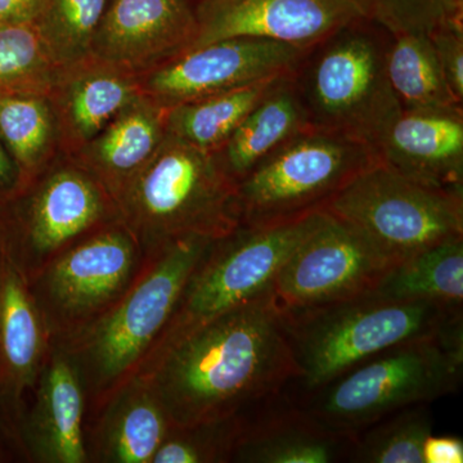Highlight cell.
Returning <instances> with one entry per match:
<instances>
[{
    "label": "cell",
    "mask_w": 463,
    "mask_h": 463,
    "mask_svg": "<svg viewBox=\"0 0 463 463\" xmlns=\"http://www.w3.org/2000/svg\"><path fill=\"white\" fill-rule=\"evenodd\" d=\"M0 141L23 174L24 183L50 166L62 152L48 93L0 96Z\"/></svg>",
    "instance_id": "cb8c5ba5"
},
{
    "label": "cell",
    "mask_w": 463,
    "mask_h": 463,
    "mask_svg": "<svg viewBox=\"0 0 463 463\" xmlns=\"http://www.w3.org/2000/svg\"><path fill=\"white\" fill-rule=\"evenodd\" d=\"M174 426L227 419L298 377L272 288L174 344L147 371Z\"/></svg>",
    "instance_id": "6da1fadb"
},
{
    "label": "cell",
    "mask_w": 463,
    "mask_h": 463,
    "mask_svg": "<svg viewBox=\"0 0 463 463\" xmlns=\"http://www.w3.org/2000/svg\"><path fill=\"white\" fill-rule=\"evenodd\" d=\"M172 428L151 381L136 376L88 421V463H151Z\"/></svg>",
    "instance_id": "44dd1931"
},
{
    "label": "cell",
    "mask_w": 463,
    "mask_h": 463,
    "mask_svg": "<svg viewBox=\"0 0 463 463\" xmlns=\"http://www.w3.org/2000/svg\"><path fill=\"white\" fill-rule=\"evenodd\" d=\"M199 33L191 50L222 39H270L309 48L364 17L356 0H197Z\"/></svg>",
    "instance_id": "5bb4252c"
},
{
    "label": "cell",
    "mask_w": 463,
    "mask_h": 463,
    "mask_svg": "<svg viewBox=\"0 0 463 463\" xmlns=\"http://www.w3.org/2000/svg\"><path fill=\"white\" fill-rule=\"evenodd\" d=\"M432 426L430 404L402 408L358 432L347 462L423 463V443L432 434Z\"/></svg>",
    "instance_id": "f1b7e54d"
},
{
    "label": "cell",
    "mask_w": 463,
    "mask_h": 463,
    "mask_svg": "<svg viewBox=\"0 0 463 463\" xmlns=\"http://www.w3.org/2000/svg\"><path fill=\"white\" fill-rule=\"evenodd\" d=\"M149 259L121 219L54 258L27 283L52 344L63 345L108 315Z\"/></svg>",
    "instance_id": "30bf717a"
},
{
    "label": "cell",
    "mask_w": 463,
    "mask_h": 463,
    "mask_svg": "<svg viewBox=\"0 0 463 463\" xmlns=\"http://www.w3.org/2000/svg\"><path fill=\"white\" fill-rule=\"evenodd\" d=\"M23 185V174L0 141V203L16 194Z\"/></svg>",
    "instance_id": "d590c367"
},
{
    "label": "cell",
    "mask_w": 463,
    "mask_h": 463,
    "mask_svg": "<svg viewBox=\"0 0 463 463\" xmlns=\"http://www.w3.org/2000/svg\"><path fill=\"white\" fill-rule=\"evenodd\" d=\"M118 219L114 197L61 154L0 203V252L29 283L61 252Z\"/></svg>",
    "instance_id": "52a82bcc"
},
{
    "label": "cell",
    "mask_w": 463,
    "mask_h": 463,
    "mask_svg": "<svg viewBox=\"0 0 463 463\" xmlns=\"http://www.w3.org/2000/svg\"><path fill=\"white\" fill-rule=\"evenodd\" d=\"M0 457H2L5 462L14 461L11 448H9L7 439L3 434L2 428H0Z\"/></svg>",
    "instance_id": "8d00e7d4"
},
{
    "label": "cell",
    "mask_w": 463,
    "mask_h": 463,
    "mask_svg": "<svg viewBox=\"0 0 463 463\" xmlns=\"http://www.w3.org/2000/svg\"><path fill=\"white\" fill-rule=\"evenodd\" d=\"M386 70L402 111L463 109L447 83L428 33H390Z\"/></svg>",
    "instance_id": "d4e9b609"
},
{
    "label": "cell",
    "mask_w": 463,
    "mask_h": 463,
    "mask_svg": "<svg viewBox=\"0 0 463 463\" xmlns=\"http://www.w3.org/2000/svg\"><path fill=\"white\" fill-rule=\"evenodd\" d=\"M323 210L362 232L392 267L463 237V196L435 190L376 161Z\"/></svg>",
    "instance_id": "8fae6325"
},
{
    "label": "cell",
    "mask_w": 463,
    "mask_h": 463,
    "mask_svg": "<svg viewBox=\"0 0 463 463\" xmlns=\"http://www.w3.org/2000/svg\"><path fill=\"white\" fill-rule=\"evenodd\" d=\"M364 17L392 33H430L463 20V0H356Z\"/></svg>",
    "instance_id": "1f68e13d"
},
{
    "label": "cell",
    "mask_w": 463,
    "mask_h": 463,
    "mask_svg": "<svg viewBox=\"0 0 463 463\" xmlns=\"http://www.w3.org/2000/svg\"><path fill=\"white\" fill-rule=\"evenodd\" d=\"M423 463H462L463 440L458 437H435L426 439L422 448Z\"/></svg>",
    "instance_id": "836d02e7"
},
{
    "label": "cell",
    "mask_w": 463,
    "mask_h": 463,
    "mask_svg": "<svg viewBox=\"0 0 463 463\" xmlns=\"http://www.w3.org/2000/svg\"><path fill=\"white\" fill-rule=\"evenodd\" d=\"M118 206L148 258L176 241L218 240L240 225L237 183L215 152L169 134Z\"/></svg>",
    "instance_id": "5b68a950"
},
{
    "label": "cell",
    "mask_w": 463,
    "mask_h": 463,
    "mask_svg": "<svg viewBox=\"0 0 463 463\" xmlns=\"http://www.w3.org/2000/svg\"><path fill=\"white\" fill-rule=\"evenodd\" d=\"M429 36L450 90L463 103V20L444 24Z\"/></svg>",
    "instance_id": "d6a6232c"
},
{
    "label": "cell",
    "mask_w": 463,
    "mask_h": 463,
    "mask_svg": "<svg viewBox=\"0 0 463 463\" xmlns=\"http://www.w3.org/2000/svg\"><path fill=\"white\" fill-rule=\"evenodd\" d=\"M389 41L362 17L307 48L289 78L309 128L376 148L402 112L386 70Z\"/></svg>",
    "instance_id": "277c9868"
},
{
    "label": "cell",
    "mask_w": 463,
    "mask_h": 463,
    "mask_svg": "<svg viewBox=\"0 0 463 463\" xmlns=\"http://www.w3.org/2000/svg\"><path fill=\"white\" fill-rule=\"evenodd\" d=\"M165 109L142 94L71 157L118 203V197L165 139Z\"/></svg>",
    "instance_id": "7402d4cb"
},
{
    "label": "cell",
    "mask_w": 463,
    "mask_h": 463,
    "mask_svg": "<svg viewBox=\"0 0 463 463\" xmlns=\"http://www.w3.org/2000/svg\"><path fill=\"white\" fill-rule=\"evenodd\" d=\"M239 414L194 425H173L151 463H230Z\"/></svg>",
    "instance_id": "4dcf8cb0"
},
{
    "label": "cell",
    "mask_w": 463,
    "mask_h": 463,
    "mask_svg": "<svg viewBox=\"0 0 463 463\" xmlns=\"http://www.w3.org/2000/svg\"><path fill=\"white\" fill-rule=\"evenodd\" d=\"M52 345L29 285L0 252V428L14 461L18 422Z\"/></svg>",
    "instance_id": "e0dca14e"
},
{
    "label": "cell",
    "mask_w": 463,
    "mask_h": 463,
    "mask_svg": "<svg viewBox=\"0 0 463 463\" xmlns=\"http://www.w3.org/2000/svg\"><path fill=\"white\" fill-rule=\"evenodd\" d=\"M54 70L33 25L0 27V96L48 93Z\"/></svg>",
    "instance_id": "f546056e"
},
{
    "label": "cell",
    "mask_w": 463,
    "mask_h": 463,
    "mask_svg": "<svg viewBox=\"0 0 463 463\" xmlns=\"http://www.w3.org/2000/svg\"><path fill=\"white\" fill-rule=\"evenodd\" d=\"M141 96L138 76L93 54L57 67L48 99L57 118L61 152L74 156Z\"/></svg>",
    "instance_id": "d6986e66"
},
{
    "label": "cell",
    "mask_w": 463,
    "mask_h": 463,
    "mask_svg": "<svg viewBox=\"0 0 463 463\" xmlns=\"http://www.w3.org/2000/svg\"><path fill=\"white\" fill-rule=\"evenodd\" d=\"M214 240L190 237L152 255L138 281L99 322L63 347L87 392V423L142 373L170 322L185 283Z\"/></svg>",
    "instance_id": "3957f363"
},
{
    "label": "cell",
    "mask_w": 463,
    "mask_h": 463,
    "mask_svg": "<svg viewBox=\"0 0 463 463\" xmlns=\"http://www.w3.org/2000/svg\"><path fill=\"white\" fill-rule=\"evenodd\" d=\"M109 0H39L32 25L56 67L90 56Z\"/></svg>",
    "instance_id": "83f0119b"
},
{
    "label": "cell",
    "mask_w": 463,
    "mask_h": 463,
    "mask_svg": "<svg viewBox=\"0 0 463 463\" xmlns=\"http://www.w3.org/2000/svg\"><path fill=\"white\" fill-rule=\"evenodd\" d=\"M39 0H0V27L32 25Z\"/></svg>",
    "instance_id": "e575fe53"
},
{
    "label": "cell",
    "mask_w": 463,
    "mask_h": 463,
    "mask_svg": "<svg viewBox=\"0 0 463 463\" xmlns=\"http://www.w3.org/2000/svg\"><path fill=\"white\" fill-rule=\"evenodd\" d=\"M307 128L306 111L289 74L279 76L215 154L239 184L265 158Z\"/></svg>",
    "instance_id": "603a6c76"
},
{
    "label": "cell",
    "mask_w": 463,
    "mask_h": 463,
    "mask_svg": "<svg viewBox=\"0 0 463 463\" xmlns=\"http://www.w3.org/2000/svg\"><path fill=\"white\" fill-rule=\"evenodd\" d=\"M197 33L190 0H109L90 54L139 76L190 51Z\"/></svg>",
    "instance_id": "2e32d148"
},
{
    "label": "cell",
    "mask_w": 463,
    "mask_h": 463,
    "mask_svg": "<svg viewBox=\"0 0 463 463\" xmlns=\"http://www.w3.org/2000/svg\"><path fill=\"white\" fill-rule=\"evenodd\" d=\"M279 309L298 368V379L286 388L292 394L322 388L389 347L463 323L462 306L394 300L374 292L319 306Z\"/></svg>",
    "instance_id": "7a4b0ae2"
},
{
    "label": "cell",
    "mask_w": 463,
    "mask_h": 463,
    "mask_svg": "<svg viewBox=\"0 0 463 463\" xmlns=\"http://www.w3.org/2000/svg\"><path fill=\"white\" fill-rule=\"evenodd\" d=\"M394 300L463 303V237L446 241L402 261L373 289Z\"/></svg>",
    "instance_id": "484cf974"
},
{
    "label": "cell",
    "mask_w": 463,
    "mask_h": 463,
    "mask_svg": "<svg viewBox=\"0 0 463 463\" xmlns=\"http://www.w3.org/2000/svg\"><path fill=\"white\" fill-rule=\"evenodd\" d=\"M276 79L167 109L166 134L205 151H219Z\"/></svg>",
    "instance_id": "4316f807"
},
{
    "label": "cell",
    "mask_w": 463,
    "mask_h": 463,
    "mask_svg": "<svg viewBox=\"0 0 463 463\" xmlns=\"http://www.w3.org/2000/svg\"><path fill=\"white\" fill-rule=\"evenodd\" d=\"M2 462H5V461H3L2 457H0V463H2Z\"/></svg>",
    "instance_id": "74e56055"
},
{
    "label": "cell",
    "mask_w": 463,
    "mask_h": 463,
    "mask_svg": "<svg viewBox=\"0 0 463 463\" xmlns=\"http://www.w3.org/2000/svg\"><path fill=\"white\" fill-rule=\"evenodd\" d=\"M306 50L250 36L222 39L139 75V90L160 108L172 109L288 75Z\"/></svg>",
    "instance_id": "4fadbf2b"
},
{
    "label": "cell",
    "mask_w": 463,
    "mask_h": 463,
    "mask_svg": "<svg viewBox=\"0 0 463 463\" xmlns=\"http://www.w3.org/2000/svg\"><path fill=\"white\" fill-rule=\"evenodd\" d=\"M317 213L270 227L240 224L227 236L212 241L139 374L192 331L269 291L282 265L312 227Z\"/></svg>",
    "instance_id": "9c48e42d"
},
{
    "label": "cell",
    "mask_w": 463,
    "mask_h": 463,
    "mask_svg": "<svg viewBox=\"0 0 463 463\" xmlns=\"http://www.w3.org/2000/svg\"><path fill=\"white\" fill-rule=\"evenodd\" d=\"M462 374L463 323L389 347L313 392H288L326 428L353 439L395 411L455 394Z\"/></svg>",
    "instance_id": "8992f818"
},
{
    "label": "cell",
    "mask_w": 463,
    "mask_h": 463,
    "mask_svg": "<svg viewBox=\"0 0 463 463\" xmlns=\"http://www.w3.org/2000/svg\"><path fill=\"white\" fill-rule=\"evenodd\" d=\"M353 439L326 428L288 390L239 414L230 463L346 461Z\"/></svg>",
    "instance_id": "ac0fdd59"
},
{
    "label": "cell",
    "mask_w": 463,
    "mask_h": 463,
    "mask_svg": "<svg viewBox=\"0 0 463 463\" xmlns=\"http://www.w3.org/2000/svg\"><path fill=\"white\" fill-rule=\"evenodd\" d=\"M17 461L88 463L87 392L71 356L52 345L16 431Z\"/></svg>",
    "instance_id": "9a60e30c"
},
{
    "label": "cell",
    "mask_w": 463,
    "mask_h": 463,
    "mask_svg": "<svg viewBox=\"0 0 463 463\" xmlns=\"http://www.w3.org/2000/svg\"><path fill=\"white\" fill-rule=\"evenodd\" d=\"M392 268L362 232L319 210L277 274L272 291L282 309L319 306L373 291Z\"/></svg>",
    "instance_id": "7c38bea8"
},
{
    "label": "cell",
    "mask_w": 463,
    "mask_h": 463,
    "mask_svg": "<svg viewBox=\"0 0 463 463\" xmlns=\"http://www.w3.org/2000/svg\"><path fill=\"white\" fill-rule=\"evenodd\" d=\"M374 151L402 175L463 196V109L402 111Z\"/></svg>",
    "instance_id": "ffe728a7"
},
{
    "label": "cell",
    "mask_w": 463,
    "mask_h": 463,
    "mask_svg": "<svg viewBox=\"0 0 463 463\" xmlns=\"http://www.w3.org/2000/svg\"><path fill=\"white\" fill-rule=\"evenodd\" d=\"M376 161L364 143L307 128L237 184L240 224L270 227L315 214Z\"/></svg>",
    "instance_id": "ba28073f"
}]
</instances>
